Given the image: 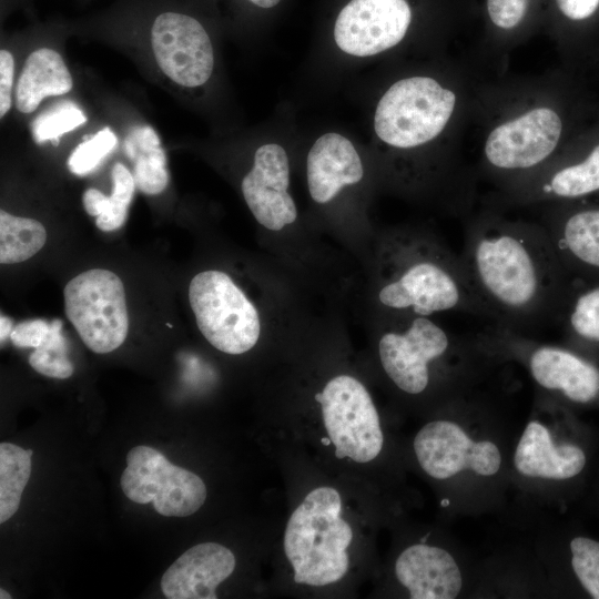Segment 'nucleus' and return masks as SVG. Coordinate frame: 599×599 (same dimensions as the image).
Listing matches in <instances>:
<instances>
[{"label": "nucleus", "mask_w": 599, "mask_h": 599, "mask_svg": "<svg viewBox=\"0 0 599 599\" xmlns=\"http://www.w3.org/2000/svg\"><path fill=\"white\" fill-rule=\"evenodd\" d=\"M556 322L571 346L599 349V280L570 278Z\"/></svg>", "instance_id": "obj_22"}, {"label": "nucleus", "mask_w": 599, "mask_h": 599, "mask_svg": "<svg viewBox=\"0 0 599 599\" xmlns=\"http://www.w3.org/2000/svg\"><path fill=\"white\" fill-rule=\"evenodd\" d=\"M379 306L393 319L430 317L445 312L486 316L455 254L432 235H393L385 243Z\"/></svg>", "instance_id": "obj_2"}, {"label": "nucleus", "mask_w": 599, "mask_h": 599, "mask_svg": "<svg viewBox=\"0 0 599 599\" xmlns=\"http://www.w3.org/2000/svg\"><path fill=\"white\" fill-rule=\"evenodd\" d=\"M87 122V116L74 103L62 101L50 110L39 114L31 123V134L37 143L52 141L59 143V138Z\"/></svg>", "instance_id": "obj_29"}, {"label": "nucleus", "mask_w": 599, "mask_h": 599, "mask_svg": "<svg viewBox=\"0 0 599 599\" xmlns=\"http://www.w3.org/2000/svg\"><path fill=\"white\" fill-rule=\"evenodd\" d=\"M248 1L264 9L273 8L281 2V0H248Z\"/></svg>", "instance_id": "obj_37"}, {"label": "nucleus", "mask_w": 599, "mask_h": 599, "mask_svg": "<svg viewBox=\"0 0 599 599\" xmlns=\"http://www.w3.org/2000/svg\"><path fill=\"white\" fill-rule=\"evenodd\" d=\"M118 138L110 128L100 130L80 143L68 159V167L75 175H87L115 148Z\"/></svg>", "instance_id": "obj_31"}, {"label": "nucleus", "mask_w": 599, "mask_h": 599, "mask_svg": "<svg viewBox=\"0 0 599 599\" xmlns=\"http://www.w3.org/2000/svg\"><path fill=\"white\" fill-rule=\"evenodd\" d=\"M124 495L136 504H153L165 517H187L206 499V487L194 473L171 464L150 446H135L126 455L121 476Z\"/></svg>", "instance_id": "obj_10"}, {"label": "nucleus", "mask_w": 599, "mask_h": 599, "mask_svg": "<svg viewBox=\"0 0 599 599\" xmlns=\"http://www.w3.org/2000/svg\"><path fill=\"white\" fill-rule=\"evenodd\" d=\"M477 346L524 357L534 380L544 389L577 404L599 400V366L572 348L535 343L512 328L488 325Z\"/></svg>", "instance_id": "obj_5"}, {"label": "nucleus", "mask_w": 599, "mask_h": 599, "mask_svg": "<svg viewBox=\"0 0 599 599\" xmlns=\"http://www.w3.org/2000/svg\"><path fill=\"white\" fill-rule=\"evenodd\" d=\"M514 464L524 476L562 480L577 476L583 469L586 455L576 445L556 446L547 427L531 420L518 441Z\"/></svg>", "instance_id": "obj_20"}, {"label": "nucleus", "mask_w": 599, "mask_h": 599, "mask_svg": "<svg viewBox=\"0 0 599 599\" xmlns=\"http://www.w3.org/2000/svg\"><path fill=\"white\" fill-rule=\"evenodd\" d=\"M412 11L406 0H351L334 24L336 45L353 57H372L398 44Z\"/></svg>", "instance_id": "obj_14"}, {"label": "nucleus", "mask_w": 599, "mask_h": 599, "mask_svg": "<svg viewBox=\"0 0 599 599\" xmlns=\"http://www.w3.org/2000/svg\"><path fill=\"white\" fill-rule=\"evenodd\" d=\"M414 450L423 470L435 479L450 478L464 469L480 476H493L501 465L497 445L473 440L450 420H434L416 434Z\"/></svg>", "instance_id": "obj_13"}, {"label": "nucleus", "mask_w": 599, "mask_h": 599, "mask_svg": "<svg viewBox=\"0 0 599 599\" xmlns=\"http://www.w3.org/2000/svg\"><path fill=\"white\" fill-rule=\"evenodd\" d=\"M395 575L412 599H454L463 586L454 557L426 544L406 548L396 559Z\"/></svg>", "instance_id": "obj_19"}, {"label": "nucleus", "mask_w": 599, "mask_h": 599, "mask_svg": "<svg viewBox=\"0 0 599 599\" xmlns=\"http://www.w3.org/2000/svg\"><path fill=\"white\" fill-rule=\"evenodd\" d=\"M528 0H487L493 23L501 29H511L525 17Z\"/></svg>", "instance_id": "obj_32"}, {"label": "nucleus", "mask_w": 599, "mask_h": 599, "mask_svg": "<svg viewBox=\"0 0 599 599\" xmlns=\"http://www.w3.org/2000/svg\"><path fill=\"white\" fill-rule=\"evenodd\" d=\"M13 329L12 322L9 317L1 315L0 316V339L1 343L10 336Z\"/></svg>", "instance_id": "obj_36"}, {"label": "nucleus", "mask_w": 599, "mask_h": 599, "mask_svg": "<svg viewBox=\"0 0 599 599\" xmlns=\"http://www.w3.org/2000/svg\"><path fill=\"white\" fill-rule=\"evenodd\" d=\"M72 84L61 55L52 49H38L28 57L18 80L16 108L22 113H31L45 97L68 93Z\"/></svg>", "instance_id": "obj_21"}, {"label": "nucleus", "mask_w": 599, "mask_h": 599, "mask_svg": "<svg viewBox=\"0 0 599 599\" xmlns=\"http://www.w3.org/2000/svg\"><path fill=\"white\" fill-rule=\"evenodd\" d=\"M323 423L339 459H375L383 448L379 416L366 387L355 377L337 375L315 395Z\"/></svg>", "instance_id": "obj_9"}, {"label": "nucleus", "mask_w": 599, "mask_h": 599, "mask_svg": "<svg viewBox=\"0 0 599 599\" xmlns=\"http://www.w3.org/2000/svg\"><path fill=\"white\" fill-rule=\"evenodd\" d=\"M233 552L217 542H202L182 554L163 573L167 599H215L217 586L235 568Z\"/></svg>", "instance_id": "obj_17"}, {"label": "nucleus", "mask_w": 599, "mask_h": 599, "mask_svg": "<svg viewBox=\"0 0 599 599\" xmlns=\"http://www.w3.org/2000/svg\"><path fill=\"white\" fill-rule=\"evenodd\" d=\"M31 449L11 443L0 444V522L19 509L22 493L31 475Z\"/></svg>", "instance_id": "obj_27"}, {"label": "nucleus", "mask_w": 599, "mask_h": 599, "mask_svg": "<svg viewBox=\"0 0 599 599\" xmlns=\"http://www.w3.org/2000/svg\"><path fill=\"white\" fill-rule=\"evenodd\" d=\"M341 514L339 493L333 487H318L291 515L284 551L296 583L326 586L347 572L346 549L353 540V529Z\"/></svg>", "instance_id": "obj_3"}, {"label": "nucleus", "mask_w": 599, "mask_h": 599, "mask_svg": "<svg viewBox=\"0 0 599 599\" xmlns=\"http://www.w3.org/2000/svg\"><path fill=\"white\" fill-rule=\"evenodd\" d=\"M542 227L569 278L599 280V202H564Z\"/></svg>", "instance_id": "obj_16"}, {"label": "nucleus", "mask_w": 599, "mask_h": 599, "mask_svg": "<svg viewBox=\"0 0 599 599\" xmlns=\"http://www.w3.org/2000/svg\"><path fill=\"white\" fill-rule=\"evenodd\" d=\"M363 176L361 155L352 141L339 133L321 135L307 153V186L317 204L329 203L344 187L357 184Z\"/></svg>", "instance_id": "obj_18"}, {"label": "nucleus", "mask_w": 599, "mask_h": 599, "mask_svg": "<svg viewBox=\"0 0 599 599\" xmlns=\"http://www.w3.org/2000/svg\"><path fill=\"white\" fill-rule=\"evenodd\" d=\"M460 258L493 323L520 332L556 321L570 278L542 225L477 221L467 229Z\"/></svg>", "instance_id": "obj_1"}, {"label": "nucleus", "mask_w": 599, "mask_h": 599, "mask_svg": "<svg viewBox=\"0 0 599 599\" xmlns=\"http://www.w3.org/2000/svg\"><path fill=\"white\" fill-rule=\"evenodd\" d=\"M151 43L160 69L187 88L204 84L214 67V53L204 27L179 12L159 14L151 29Z\"/></svg>", "instance_id": "obj_12"}, {"label": "nucleus", "mask_w": 599, "mask_h": 599, "mask_svg": "<svg viewBox=\"0 0 599 599\" xmlns=\"http://www.w3.org/2000/svg\"><path fill=\"white\" fill-rule=\"evenodd\" d=\"M0 598L1 599H10L11 595H9L3 588L0 589Z\"/></svg>", "instance_id": "obj_38"}, {"label": "nucleus", "mask_w": 599, "mask_h": 599, "mask_svg": "<svg viewBox=\"0 0 599 599\" xmlns=\"http://www.w3.org/2000/svg\"><path fill=\"white\" fill-rule=\"evenodd\" d=\"M457 347L454 337L426 316L394 319L378 339V357L388 378L409 395L424 393L432 367L446 361Z\"/></svg>", "instance_id": "obj_8"}, {"label": "nucleus", "mask_w": 599, "mask_h": 599, "mask_svg": "<svg viewBox=\"0 0 599 599\" xmlns=\"http://www.w3.org/2000/svg\"><path fill=\"white\" fill-rule=\"evenodd\" d=\"M571 566L583 589L599 599V541L576 537L570 541Z\"/></svg>", "instance_id": "obj_30"}, {"label": "nucleus", "mask_w": 599, "mask_h": 599, "mask_svg": "<svg viewBox=\"0 0 599 599\" xmlns=\"http://www.w3.org/2000/svg\"><path fill=\"white\" fill-rule=\"evenodd\" d=\"M63 294L65 315L92 352L105 354L123 344L129 315L124 286L115 273L102 268L80 273Z\"/></svg>", "instance_id": "obj_7"}, {"label": "nucleus", "mask_w": 599, "mask_h": 599, "mask_svg": "<svg viewBox=\"0 0 599 599\" xmlns=\"http://www.w3.org/2000/svg\"><path fill=\"white\" fill-rule=\"evenodd\" d=\"M559 10L571 21H585L599 9V0H556Z\"/></svg>", "instance_id": "obj_35"}, {"label": "nucleus", "mask_w": 599, "mask_h": 599, "mask_svg": "<svg viewBox=\"0 0 599 599\" xmlns=\"http://www.w3.org/2000/svg\"><path fill=\"white\" fill-rule=\"evenodd\" d=\"M322 443H323L325 446H327V445H329V443H332V441H331V438L328 437V438H322Z\"/></svg>", "instance_id": "obj_39"}, {"label": "nucleus", "mask_w": 599, "mask_h": 599, "mask_svg": "<svg viewBox=\"0 0 599 599\" xmlns=\"http://www.w3.org/2000/svg\"><path fill=\"white\" fill-rule=\"evenodd\" d=\"M562 129V120L554 109H531L489 133L484 148L486 160L501 172L535 169L552 155Z\"/></svg>", "instance_id": "obj_11"}, {"label": "nucleus", "mask_w": 599, "mask_h": 599, "mask_svg": "<svg viewBox=\"0 0 599 599\" xmlns=\"http://www.w3.org/2000/svg\"><path fill=\"white\" fill-rule=\"evenodd\" d=\"M30 366L38 373L64 379L73 374V365L67 356V343L62 334V322H50V332L43 343L29 356Z\"/></svg>", "instance_id": "obj_28"}, {"label": "nucleus", "mask_w": 599, "mask_h": 599, "mask_svg": "<svg viewBox=\"0 0 599 599\" xmlns=\"http://www.w3.org/2000/svg\"><path fill=\"white\" fill-rule=\"evenodd\" d=\"M539 195L560 202H575L599 195V142L577 159L555 169L539 182Z\"/></svg>", "instance_id": "obj_23"}, {"label": "nucleus", "mask_w": 599, "mask_h": 599, "mask_svg": "<svg viewBox=\"0 0 599 599\" xmlns=\"http://www.w3.org/2000/svg\"><path fill=\"white\" fill-rule=\"evenodd\" d=\"M50 332V323L44 319H28L17 324L10 338L17 347H39Z\"/></svg>", "instance_id": "obj_33"}, {"label": "nucleus", "mask_w": 599, "mask_h": 599, "mask_svg": "<svg viewBox=\"0 0 599 599\" xmlns=\"http://www.w3.org/2000/svg\"><path fill=\"white\" fill-rule=\"evenodd\" d=\"M455 93L430 77L396 81L379 99L374 130L395 149H414L438 136L454 112Z\"/></svg>", "instance_id": "obj_4"}, {"label": "nucleus", "mask_w": 599, "mask_h": 599, "mask_svg": "<svg viewBox=\"0 0 599 599\" xmlns=\"http://www.w3.org/2000/svg\"><path fill=\"white\" fill-rule=\"evenodd\" d=\"M111 177L113 190L110 196L93 187L85 190L82 196L84 210L97 217L95 225L103 232L115 231L124 224L136 187L133 174L121 163L113 165Z\"/></svg>", "instance_id": "obj_25"}, {"label": "nucleus", "mask_w": 599, "mask_h": 599, "mask_svg": "<svg viewBox=\"0 0 599 599\" xmlns=\"http://www.w3.org/2000/svg\"><path fill=\"white\" fill-rule=\"evenodd\" d=\"M14 74L13 55L2 49L0 51V116L3 118L12 105V85Z\"/></svg>", "instance_id": "obj_34"}, {"label": "nucleus", "mask_w": 599, "mask_h": 599, "mask_svg": "<svg viewBox=\"0 0 599 599\" xmlns=\"http://www.w3.org/2000/svg\"><path fill=\"white\" fill-rule=\"evenodd\" d=\"M288 186L290 161L285 149L277 143L261 145L241 189L246 205L263 227L276 232L297 220Z\"/></svg>", "instance_id": "obj_15"}, {"label": "nucleus", "mask_w": 599, "mask_h": 599, "mask_svg": "<svg viewBox=\"0 0 599 599\" xmlns=\"http://www.w3.org/2000/svg\"><path fill=\"white\" fill-rule=\"evenodd\" d=\"M47 241L44 226L33 219L0 212V263L14 264L35 255Z\"/></svg>", "instance_id": "obj_26"}, {"label": "nucleus", "mask_w": 599, "mask_h": 599, "mask_svg": "<svg viewBox=\"0 0 599 599\" xmlns=\"http://www.w3.org/2000/svg\"><path fill=\"white\" fill-rule=\"evenodd\" d=\"M124 150L133 162L135 186L149 195L163 192L169 173L165 153L154 129L149 125L133 128L124 140Z\"/></svg>", "instance_id": "obj_24"}, {"label": "nucleus", "mask_w": 599, "mask_h": 599, "mask_svg": "<svg viewBox=\"0 0 599 599\" xmlns=\"http://www.w3.org/2000/svg\"><path fill=\"white\" fill-rule=\"evenodd\" d=\"M189 301L200 332L216 349L240 355L258 342L260 314L226 273H197L190 282Z\"/></svg>", "instance_id": "obj_6"}]
</instances>
